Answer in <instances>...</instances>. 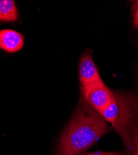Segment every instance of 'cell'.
I'll use <instances>...</instances> for the list:
<instances>
[{
    "mask_svg": "<svg viewBox=\"0 0 138 155\" xmlns=\"http://www.w3.org/2000/svg\"><path fill=\"white\" fill-rule=\"evenodd\" d=\"M79 155H122L120 153H113V152H103V151H96L92 153H82Z\"/></svg>",
    "mask_w": 138,
    "mask_h": 155,
    "instance_id": "obj_9",
    "label": "cell"
},
{
    "mask_svg": "<svg viewBox=\"0 0 138 155\" xmlns=\"http://www.w3.org/2000/svg\"><path fill=\"white\" fill-rule=\"evenodd\" d=\"M108 130L102 116L81 98L74 116L60 140L56 155L83 153Z\"/></svg>",
    "mask_w": 138,
    "mask_h": 155,
    "instance_id": "obj_1",
    "label": "cell"
},
{
    "mask_svg": "<svg viewBox=\"0 0 138 155\" xmlns=\"http://www.w3.org/2000/svg\"><path fill=\"white\" fill-rule=\"evenodd\" d=\"M99 114L103 119L110 123L113 124L116 121L119 114V107L115 97Z\"/></svg>",
    "mask_w": 138,
    "mask_h": 155,
    "instance_id": "obj_6",
    "label": "cell"
},
{
    "mask_svg": "<svg viewBox=\"0 0 138 155\" xmlns=\"http://www.w3.org/2000/svg\"><path fill=\"white\" fill-rule=\"evenodd\" d=\"M24 44L23 35L16 31H0V48L9 53L17 52Z\"/></svg>",
    "mask_w": 138,
    "mask_h": 155,
    "instance_id": "obj_4",
    "label": "cell"
},
{
    "mask_svg": "<svg viewBox=\"0 0 138 155\" xmlns=\"http://www.w3.org/2000/svg\"><path fill=\"white\" fill-rule=\"evenodd\" d=\"M84 99L99 114L101 113L115 98L103 81L82 89Z\"/></svg>",
    "mask_w": 138,
    "mask_h": 155,
    "instance_id": "obj_2",
    "label": "cell"
},
{
    "mask_svg": "<svg viewBox=\"0 0 138 155\" xmlns=\"http://www.w3.org/2000/svg\"><path fill=\"white\" fill-rule=\"evenodd\" d=\"M130 143L133 155H138V125L133 122L130 127Z\"/></svg>",
    "mask_w": 138,
    "mask_h": 155,
    "instance_id": "obj_7",
    "label": "cell"
},
{
    "mask_svg": "<svg viewBox=\"0 0 138 155\" xmlns=\"http://www.w3.org/2000/svg\"><path fill=\"white\" fill-rule=\"evenodd\" d=\"M18 18V10L12 0H0V21H15Z\"/></svg>",
    "mask_w": 138,
    "mask_h": 155,
    "instance_id": "obj_5",
    "label": "cell"
},
{
    "mask_svg": "<svg viewBox=\"0 0 138 155\" xmlns=\"http://www.w3.org/2000/svg\"><path fill=\"white\" fill-rule=\"evenodd\" d=\"M133 24L136 28H138V1H136L133 5Z\"/></svg>",
    "mask_w": 138,
    "mask_h": 155,
    "instance_id": "obj_8",
    "label": "cell"
},
{
    "mask_svg": "<svg viewBox=\"0 0 138 155\" xmlns=\"http://www.w3.org/2000/svg\"><path fill=\"white\" fill-rule=\"evenodd\" d=\"M79 76L82 89L102 81L90 52L85 54L80 60Z\"/></svg>",
    "mask_w": 138,
    "mask_h": 155,
    "instance_id": "obj_3",
    "label": "cell"
}]
</instances>
